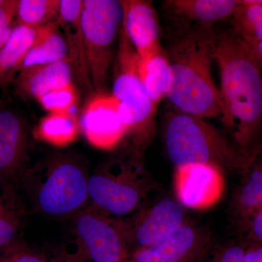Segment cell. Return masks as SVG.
<instances>
[{
	"instance_id": "1",
	"label": "cell",
	"mask_w": 262,
	"mask_h": 262,
	"mask_svg": "<svg viewBox=\"0 0 262 262\" xmlns=\"http://www.w3.org/2000/svg\"><path fill=\"white\" fill-rule=\"evenodd\" d=\"M215 61L220 72V118L246 160L262 140V72L247 43L232 30L218 34Z\"/></svg>"
},
{
	"instance_id": "2",
	"label": "cell",
	"mask_w": 262,
	"mask_h": 262,
	"mask_svg": "<svg viewBox=\"0 0 262 262\" xmlns=\"http://www.w3.org/2000/svg\"><path fill=\"white\" fill-rule=\"evenodd\" d=\"M217 38L213 26L194 24L171 43L167 54L173 75L167 99L176 110L205 120L222 115L211 72Z\"/></svg>"
},
{
	"instance_id": "3",
	"label": "cell",
	"mask_w": 262,
	"mask_h": 262,
	"mask_svg": "<svg viewBox=\"0 0 262 262\" xmlns=\"http://www.w3.org/2000/svg\"><path fill=\"white\" fill-rule=\"evenodd\" d=\"M164 144L175 168L206 164L241 171L245 160L234 144L205 119L173 108L164 120Z\"/></svg>"
},
{
	"instance_id": "4",
	"label": "cell",
	"mask_w": 262,
	"mask_h": 262,
	"mask_svg": "<svg viewBox=\"0 0 262 262\" xmlns=\"http://www.w3.org/2000/svg\"><path fill=\"white\" fill-rule=\"evenodd\" d=\"M139 155L108 160L89 174L91 207L110 218L126 216L142 208L157 186Z\"/></svg>"
},
{
	"instance_id": "5",
	"label": "cell",
	"mask_w": 262,
	"mask_h": 262,
	"mask_svg": "<svg viewBox=\"0 0 262 262\" xmlns=\"http://www.w3.org/2000/svg\"><path fill=\"white\" fill-rule=\"evenodd\" d=\"M41 167L28 170L21 181L38 211L64 216L84 209L89 202V173L80 162L68 155H58Z\"/></svg>"
},
{
	"instance_id": "6",
	"label": "cell",
	"mask_w": 262,
	"mask_h": 262,
	"mask_svg": "<svg viewBox=\"0 0 262 262\" xmlns=\"http://www.w3.org/2000/svg\"><path fill=\"white\" fill-rule=\"evenodd\" d=\"M139 57L122 27L114 65L113 93L120 102L127 134L135 149H144L152 139L157 113L139 70Z\"/></svg>"
},
{
	"instance_id": "7",
	"label": "cell",
	"mask_w": 262,
	"mask_h": 262,
	"mask_svg": "<svg viewBox=\"0 0 262 262\" xmlns=\"http://www.w3.org/2000/svg\"><path fill=\"white\" fill-rule=\"evenodd\" d=\"M123 16L121 1L83 0L82 27L95 94L104 92L116 56Z\"/></svg>"
},
{
	"instance_id": "8",
	"label": "cell",
	"mask_w": 262,
	"mask_h": 262,
	"mask_svg": "<svg viewBox=\"0 0 262 262\" xmlns=\"http://www.w3.org/2000/svg\"><path fill=\"white\" fill-rule=\"evenodd\" d=\"M87 207L75 215L73 248L53 262H122L127 243L121 220Z\"/></svg>"
},
{
	"instance_id": "9",
	"label": "cell",
	"mask_w": 262,
	"mask_h": 262,
	"mask_svg": "<svg viewBox=\"0 0 262 262\" xmlns=\"http://www.w3.org/2000/svg\"><path fill=\"white\" fill-rule=\"evenodd\" d=\"M135 213L130 222H122L127 245H135L138 249L161 242L189 222L185 207L170 196Z\"/></svg>"
},
{
	"instance_id": "10",
	"label": "cell",
	"mask_w": 262,
	"mask_h": 262,
	"mask_svg": "<svg viewBox=\"0 0 262 262\" xmlns=\"http://www.w3.org/2000/svg\"><path fill=\"white\" fill-rule=\"evenodd\" d=\"M80 125L88 142L103 150L115 149L128 130L118 100L104 92L91 96L82 110Z\"/></svg>"
},
{
	"instance_id": "11",
	"label": "cell",
	"mask_w": 262,
	"mask_h": 262,
	"mask_svg": "<svg viewBox=\"0 0 262 262\" xmlns=\"http://www.w3.org/2000/svg\"><path fill=\"white\" fill-rule=\"evenodd\" d=\"M29 133L20 114L0 102V183L14 186L28 171Z\"/></svg>"
},
{
	"instance_id": "12",
	"label": "cell",
	"mask_w": 262,
	"mask_h": 262,
	"mask_svg": "<svg viewBox=\"0 0 262 262\" xmlns=\"http://www.w3.org/2000/svg\"><path fill=\"white\" fill-rule=\"evenodd\" d=\"M174 189L179 203L185 208L208 209L218 203L223 194V170L206 164L175 168Z\"/></svg>"
},
{
	"instance_id": "13",
	"label": "cell",
	"mask_w": 262,
	"mask_h": 262,
	"mask_svg": "<svg viewBox=\"0 0 262 262\" xmlns=\"http://www.w3.org/2000/svg\"><path fill=\"white\" fill-rule=\"evenodd\" d=\"M123 27L141 60L163 52L160 24L152 3L147 0H121Z\"/></svg>"
},
{
	"instance_id": "14",
	"label": "cell",
	"mask_w": 262,
	"mask_h": 262,
	"mask_svg": "<svg viewBox=\"0 0 262 262\" xmlns=\"http://www.w3.org/2000/svg\"><path fill=\"white\" fill-rule=\"evenodd\" d=\"M210 231L188 222L161 242L139 248L134 253L135 262H184L210 244Z\"/></svg>"
},
{
	"instance_id": "15",
	"label": "cell",
	"mask_w": 262,
	"mask_h": 262,
	"mask_svg": "<svg viewBox=\"0 0 262 262\" xmlns=\"http://www.w3.org/2000/svg\"><path fill=\"white\" fill-rule=\"evenodd\" d=\"M83 0H60L58 27L63 33L68 48L73 77L86 94H95L90 75L85 44L82 27Z\"/></svg>"
},
{
	"instance_id": "16",
	"label": "cell",
	"mask_w": 262,
	"mask_h": 262,
	"mask_svg": "<svg viewBox=\"0 0 262 262\" xmlns=\"http://www.w3.org/2000/svg\"><path fill=\"white\" fill-rule=\"evenodd\" d=\"M73 70L69 58L47 64L24 69L15 77L13 84L21 97L35 98L72 83Z\"/></svg>"
},
{
	"instance_id": "17",
	"label": "cell",
	"mask_w": 262,
	"mask_h": 262,
	"mask_svg": "<svg viewBox=\"0 0 262 262\" xmlns=\"http://www.w3.org/2000/svg\"><path fill=\"white\" fill-rule=\"evenodd\" d=\"M241 182L232 201L234 216L239 227L262 208V140L245 160Z\"/></svg>"
},
{
	"instance_id": "18",
	"label": "cell",
	"mask_w": 262,
	"mask_h": 262,
	"mask_svg": "<svg viewBox=\"0 0 262 262\" xmlns=\"http://www.w3.org/2000/svg\"><path fill=\"white\" fill-rule=\"evenodd\" d=\"M37 36V28L15 24L11 35L0 50V89L6 91L13 84L24 59Z\"/></svg>"
},
{
	"instance_id": "19",
	"label": "cell",
	"mask_w": 262,
	"mask_h": 262,
	"mask_svg": "<svg viewBox=\"0 0 262 262\" xmlns=\"http://www.w3.org/2000/svg\"><path fill=\"white\" fill-rule=\"evenodd\" d=\"M238 0H168L165 5L173 14L198 25L213 26L233 15Z\"/></svg>"
},
{
	"instance_id": "20",
	"label": "cell",
	"mask_w": 262,
	"mask_h": 262,
	"mask_svg": "<svg viewBox=\"0 0 262 262\" xmlns=\"http://www.w3.org/2000/svg\"><path fill=\"white\" fill-rule=\"evenodd\" d=\"M68 55L67 42L57 22L38 27L35 40L25 57L20 71L33 66L61 61L68 58Z\"/></svg>"
},
{
	"instance_id": "21",
	"label": "cell",
	"mask_w": 262,
	"mask_h": 262,
	"mask_svg": "<svg viewBox=\"0 0 262 262\" xmlns=\"http://www.w3.org/2000/svg\"><path fill=\"white\" fill-rule=\"evenodd\" d=\"M139 75L151 102L158 108L173 87V75L168 56L164 52L146 59L139 58Z\"/></svg>"
},
{
	"instance_id": "22",
	"label": "cell",
	"mask_w": 262,
	"mask_h": 262,
	"mask_svg": "<svg viewBox=\"0 0 262 262\" xmlns=\"http://www.w3.org/2000/svg\"><path fill=\"white\" fill-rule=\"evenodd\" d=\"M80 120L73 113H49L34 130L38 140L63 147L72 144L80 134Z\"/></svg>"
},
{
	"instance_id": "23",
	"label": "cell",
	"mask_w": 262,
	"mask_h": 262,
	"mask_svg": "<svg viewBox=\"0 0 262 262\" xmlns=\"http://www.w3.org/2000/svg\"><path fill=\"white\" fill-rule=\"evenodd\" d=\"M24 215L23 205L14 186L0 183V249L16 241Z\"/></svg>"
},
{
	"instance_id": "24",
	"label": "cell",
	"mask_w": 262,
	"mask_h": 262,
	"mask_svg": "<svg viewBox=\"0 0 262 262\" xmlns=\"http://www.w3.org/2000/svg\"><path fill=\"white\" fill-rule=\"evenodd\" d=\"M232 17L234 34L248 45L262 41V0L239 1Z\"/></svg>"
},
{
	"instance_id": "25",
	"label": "cell",
	"mask_w": 262,
	"mask_h": 262,
	"mask_svg": "<svg viewBox=\"0 0 262 262\" xmlns=\"http://www.w3.org/2000/svg\"><path fill=\"white\" fill-rule=\"evenodd\" d=\"M60 0H18L15 24L38 28L58 21Z\"/></svg>"
},
{
	"instance_id": "26",
	"label": "cell",
	"mask_w": 262,
	"mask_h": 262,
	"mask_svg": "<svg viewBox=\"0 0 262 262\" xmlns=\"http://www.w3.org/2000/svg\"><path fill=\"white\" fill-rule=\"evenodd\" d=\"M79 93L76 85L72 83L52 90L37 101L49 113H72L79 103Z\"/></svg>"
},
{
	"instance_id": "27",
	"label": "cell",
	"mask_w": 262,
	"mask_h": 262,
	"mask_svg": "<svg viewBox=\"0 0 262 262\" xmlns=\"http://www.w3.org/2000/svg\"><path fill=\"white\" fill-rule=\"evenodd\" d=\"M0 262H53L48 260L42 254L29 248L27 245L18 241L3 249L0 255Z\"/></svg>"
},
{
	"instance_id": "28",
	"label": "cell",
	"mask_w": 262,
	"mask_h": 262,
	"mask_svg": "<svg viewBox=\"0 0 262 262\" xmlns=\"http://www.w3.org/2000/svg\"><path fill=\"white\" fill-rule=\"evenodd\" d=\"M18 0H3L0 5V50L11 35L14 28Z\"/></svg>"
},
{
	"instance_id": "29",
	"label": "cell",
	"mask_w": 262,
	"mask_h": 262,
	"mask_svg": "<svg viewBox=\"0 0 262 262\" xmlns=\"http://www.w3.org/2000/svg\"><path fill=\"white\" fill-rule=\"evenodd\" d=\"M239 228L250 245H262V208L253 213Z\"/></svg>"
},
{
	"instance_id": "30",
	"label": "cell",
	"mask_w": 262,
	"mask_h": 262,
	"mask_svg": "<svg viewBox=\"0 0 262 262\" xmlns=\"http://www.w3.org/2000/svg\"><path fill=\"white\" fill-rule=\"evenodd\" d=\"M245 248L239 245H232L225 248L215 262H243Z\"/></svg>"
},
{
	"instance_id": "31",
	"label": "cell",
	"mask_w": 262,
	"mask_h": 262,
	"mask_svg": "<svg viewBox=\"0 0 262 262\" xmlns=\"http://www.w3.org/2000/svg\"><path fill=\"white\" fill-rule=\"evenodd\" d=\"M243 262H262V245H250L245 249Z\"/></svg>"
},
{
	"instance_id": "32",
	"label": "cell",
	"mask_w": 262,
	"mask_h": 262,
	"mask_svg": "<svg viewBox=\"0 0 262 262\" xmlns=\"http://www.w3.org/2000/svg\"><path fill=\"white\" fill-rule=\"evenodd\" d=\"M253 59L257 63L262 72V41L253 45H248Z\"/></svg>"
},
{
	"instance_id": "33",
	"label": "cell",
	"mask_w": 262,
	"mask_h": 262,
	"mask_svg": "<svg viewBox=\"0 0 262 262\" xmlns=\"http://www.w3.org/2000/svg\"><path fill=\"white\" fill-rule=\"evenodd\" d=\"M3 0H0V5L3 3Z\"/></svg>"
},
{
	"instance_id": "34",
	"label": "cell",
	"mask_w": 262,
	"mask_h": 262,
	"mask_svg": "<svg viewBox=\"0 0 262 262\" xmlns=\"http://www.w3.org/2000/svg\"><path fill=\"white\" fill-rule=\"evenodd\" d=\"M122 262H135V261H133V260H132V261H122Z\"/></svg>"
}]
</instances>
